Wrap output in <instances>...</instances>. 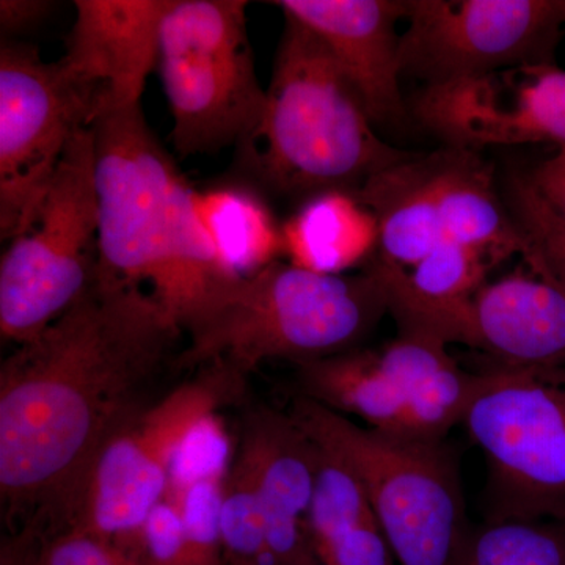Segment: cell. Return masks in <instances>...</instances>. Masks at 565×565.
Here are the masks:
<instances>
[{"mask_svg": "<svg viewBox=\"0 0 565 565\" xmlns=\"http://www.w3.org/2000/svg\"><path fill=\"white\" fill-rule=\"evenodd\" d=\"M401 76L424 88L555 65L563 0H407Z\"/></svg>", "mask_w": 565, "mask_h": 565, "instance_id": "8fae6325", "label": "cell"}, {"mask_svg": "<svg viewBox=\"0 0 565 565\" xmlns=\"http://www.w3.org/2000/svg\"><path fill=\"white\" fill-rule=\"evenodd\" d=\"M237 452L250 468L270 565H318L310 520L319 446L291 415L262 408L245 423Z\"/></svg>", "mask_w": 565, "mask_h": 565, "instance_id": "9a60e30c", "label": "cell"}, {"mask_svg": "<svg viewBox=\"0 0 565 565\" xmlns=\"http://www.w3.org/2000/svg\"><path fill=\"white\" fill-rule=\"evenodd\" d=\"M193 206L226 278L248 277L280 262L281 226L258 192L243 184L193 189Z\"/></svg>", "mask_w": 565, "mask_h": 565, "instance_id": "44dd1931", "label": "cell"}, {"mask_svg": "<svg viewBox=\"0 0 565 565\" xmlns=\"http://www.w3.org/2000/svg\"><path fill=\"white\" fill-rule=\"evenodd\" d=\"M173 0H76L63 68L95 95L99 115L139 106Z\"/></svg>", "mask_w": 565, "mask_h": 565, "instance_id": "4fadbf2b", "label": "cell"}, {"mask_svg": "<svg viewBox=\"0 0 565 565\" xmlns=\"http://www.w3.org/2000/svg\"><path fill=\"white\" fill-rule=\"evenodd\" d=\"M539 195L565 217V148L526 173Z\"/></svg>", "mask_w": 565, "mask_h": 565, "instance_id": "f546056e", "label": "cell"}, {"mask_svg": "<svg viewBox=\"0 0 565 565\" xmlns=\"http://www.w3.org/2000/svg\"><path fill=\"white\" fill-rule=\"evenodd\" d=\"M379 356L407 404L408 437L444 441L463 422L479 374L462 370L448 344L426 334L399 333Z\"/></svg>", "mask_w": 565, "mask_h": 565, "instance_id": "ac0fdd59", "label": "cell"}, {"mask_svg": "<svg viewBox=\"0 0 565 565\" xmlns=\"http://www.w3.org/2000/svg\"><path fill=\"white\" fill-rule=\"evenodd\" d=\"M353 195L377 221L379 262L411 269L445 243L438 215V152L370 178Z\"/></svg>", "mask_w": 565, "mask_h": 565, "instance_id": "e0dca14e", "label": "cell"}, {"mask_svg": "<svg viewBox=\"0 0 565 565\" xmlns=\"http://www.w3.org/2000/svg\"><path fill=\"white\" fill-rule=\"evenodd\" d=\"M99 117L98 99L31 44L0 47V236L31 218L71 140Z\"/></svg>", "mask_w": 565, "mask_h": 565, "instance_id": "30bf717a", "label": "cell"}, {"mask_svg": "<svg viewBox=\"0 0 565 565\" xmlns=\"http://www.w3.org/2000/svg\"><path fill=\"white\" fill-rule=\"evenodd\" d=\"M289 415L359 476L397 565H462L473 531L444 441L377 433L303 396Z\"/></svg>", "mask_w": 565, "mask_h": 565, "instance_id": "5b68a950", "label": "cell"}, {"mask_svg": "<svg viewBox=\"0 0 565 565\" xmlns=\"http://www.w3.org/2000/svg\"><path fill=\"white\" fill-rule=\"evenodd\" d=\"M99 267L150 294L180 327L226 280L204 234L193 188L145 118L141 104L92 125Z\"/></svg>", "mask_w": 565, "mask_h": 565, "instance_id": "7a4b0ae2", "label": "cell"}, {"mask_svg": "<svg viewBox=\"0 0 565 565\" xmlns=\"http://www.w3.org/2000/svg\"><path fill=\"white\" fill-rule=\"evenodd\" d=\"M274 6L322 41L359 92L373 125L407 120L396 32L397 21L407 17V0H278Z\"/></svg>", "mask_w": 565, "mask_h": 565, "instance_id": "5bb4252c", "label": "cell"}, {"mask_svg": "<svg viewBox=\"0 0 565 565\" xmlns=\"http://www.w3.org/2000/svg\"><path fill=\"white\" fill-rule=\"evenodd\" d=\"M302 396L337 412L356 416L377 433L408 438L403 394L382 366L379 351H353L299 363Z\"/></svg>", "mask_w": 565, "mask_h": 565, "instance_id": "ffe728a7", "label": "cell"}, {"mask_svg": "<svg viewBox=\"0 0 565 565\" xmlns=\"http://www.w3.org/2000/svg\"><path fill=\"white\" fill-rule=\"evenodd\" d=\"M244 0H173L159 32L158 63L181 156L245 143L263 120Z\"/></svg>", "mask_w": 565, "mask_h": 565, "instance_id": "8992f818", "label": "cell"}, {"mask_svg": "<svg viewBox=\"0 0 565 565\" xmlns=\"http://www.w3.org/2000/svg\"><path fill=\"white\" fill-rule=\"evenodd\" d=\"M462 423L489 465L487 522H565V367L493 364Z\"/></svg>", "mask_w": 565, "mask_h": 565, "instance_id": "ba28073f", "label": "cell"}, {"mask_svg": "<svg viewBox=\"0 0 565 565\" xmlns=\"http://www.w3.org/2000/svg\"><path fill=\"white\" fill-rule=\"evenodd\" d=\"M388 313L373 267L322 275L277 262L248 277L218 281L182 323V367L225 366L244 377L273 359L297 363L353 351Z\"/></svg>", "mask_w": 565, "mask_h": 565, "instance_id": "277c9868", "label": "cell"}, {"mask_svg": "<svg viewBox=\"0 0 565 565\" xmlns=\"http://www.w3.org/2000/svg\"><path fill=\"white\" fill-rule=\"evenodd\" d=\"M35 539L25 565H141L128 550L79 526H63L41 545Z\"/></svg>", "mask_w": 565, "mask_h": 565, "instance_id": "4316f807", "label": "cell"}, {"mask_svg": "<svg viewBox=\"0 0 565 565\" xmlns=\"http://www.w3.org/2000/svg\"><path fill=\"white\" fill-rule=\"evenodd\" d=\"M563 17H564V29H565V0H563Z\"/></svg>", "mask_w": 565, "mask_h": 565, "instance_id": "4dcf8cb0", "label": "cell"}, {"mask_svg": "<svg viewBox=\"0 0 565 565\" xmlns=\"http://www.w3.org/2000/svg\"><path fill=\"white\" fill-rule=\"evenodd\" d=\"M505 206L525 237L523 263L556 282L565 292V217L539 195L526 173L505 184Z\"/></svg>", "mask_w": 565, "mask_h": 565, "instance_id": "603a6c76", "label": "cell"}, {"mask_svg": "<svg viewBox=\"0 0 565 565\" xmlns=\"http://www.w3.org/2000/svg\"><path fill=\"white\" fill-rule=\"evenodd\" d=\"M245 169L282 196L355 193L412 158L374 131L366 107L321 40L285 14L266 110L241 145Z\"/></svg>", "mask_w": 565, "mask_h": 565, "instance_id": "3957f363", "label": "cell"}, {"mask_svg": "<svg viewBox=\"0 0 565 565\" xmlns=\"http://www.w3.org/2000/svg\"><path fill=\"white\" fill-rule=\"evenodd\" d=\"M462 565H565V522H487L471 533Z\"/></svg>", "mask_w": 565, "mask_h": 565, "instance_id": "7402d4cb", "label": "cell"}, {"mask_svg": "<svg viewBox=\"0 0 565 565\" xmlns=\"http://www.w3.org/2000/svg\"><path fill=\"white\" fill-rule=\"evenodd\" d=\"M180 327L162 305L104 273L0 370V492L10 511L65 523L99 449L134 418Z\"/></svg>", "mask_w": 565, "mask_h": 565, "instance_id": "6da1fadb", "label": "cell"}, {"mask_svg": "<svg viewBox=\"0 0 565 565\" xmlns=\"http://www.w3.org/2000/svg\"><path fill=\"white\" fill-rule=\"evenodd\" d=\"M222 555L223 565H270L266 526L250 468L239 452L225 481Z\"/></svg>", "mask_w": 565, "mask_h": 565, "instance_id": "cb8c5ba5", "label": "cell"}, {"mask_svg": "<svg viewBox=\"0 0 565 565\" xmlns=\"http://www.w3.org/2000/svg\"><path fill=\"white\" fill-rule=\"evenodd\" d=\"M415 117L452 147L555 143L565 148V71L526 65L423 88Z\"/></svg>", "mask_w": 565, "mask_h": 565, "instance_id": "7c38bea8", "label": "cell"}, {"mask_svg": "<svg viewBox=\"0 0 565 565\" xmlns=\"http://www.w3.org/2000/svg\"><path fill=\"white\" fill-rule=\"evenodd\" d=\"M234 459L232 438L217 411L204 415L185 433L174 451L167 494L196 482L225 481Z\"/></svg>", "mask_w": 565, "mask_h": 565, "instance_id": "d4e9b609", "label": "cell"}, {"mask_svg": "<svg viewBox=\"0 0 565 565\" xmlns=\"http://www.w3.org/2000/svg\"><path fill=\"white\" fill-rule=\"evenodd\" d=\"M473 299V349L501 366L565 367V292L523 263Z\"/></svg>", "mask_w": 565, "mask_h": 565, "instance_id": "2e32d148", "label": "cell"}, {"mask_svg": "<svg viewBox=\"0 0 565 565\" xmlns=\"http://www.w3.org/2000/svg\"><path fill=\"white\" fill-rule=\"evenodd\" d=\"M203 370L110 435L82 482L65 526H79L125 550L131 546L152 508L166 498L182 437L234 397L244 381L225 366Z\"/></svg>", "mask_w": 565, "mask_h": 565, "instance_id": "9c48e42d", "label": "cell"}, {"mask_svg": "<svg viewBox=\"0 0 565 565\" xmlns=\"http://www.w3.org/2000/svg\"><path fill=\"white\" fill-rule=\"evenodd\" d=\"M55 3L47 0H2L0 2V32L2 41L35 31L50 18Z\"/></svg>", "mask_w": 565, "mask_h": 565, "instance_id": "f1b7e54d", "label": "cell"}, {"mask_svg": "<svg viewBox=\"0 0 565 565\" xmlns=\"http://www.w3.org/2000/svg\"><path fill=\"white\" fill-rule=\"evenodd\" d=\"M225 481L196 482L180 492L166 494L180 509L192 565H223L222 509Z\"/></svg>", "mask_w": 565, "mask_h": 565, "instance_id": "484cf974", "label": "cell"}, {"mask_svg": "<svg viewBox=\"0 0 565 565\" xmlns=\"http://www.w3.org/2000/svg\"><path fill=\"white\" fill-rule=\"evenodd\" d=\"M281 233L288 263L322 275H343L379 248L377 221L351 192L311 196Z\"/></svg>", "mask_w": 565, "mask_h": 565, "instance_id": "d6986e66", "label": "cell"}, {"mask_svg": "<svg viewBox=\"0 0 565 565\" xmlns=\"http://www.w3.org/2000/svg\"><path fill=\"white\" fill-rule=\"evenodd\" d=\"M141 565H192L180 509L166 497L152 508L128 548Z\"/></svg>", "mask_w": 565, "mask_h": 565, "instance_id": "83f0119b", "label": "cell"}, {"mask_svg": "<svg viewBox=\"0 0 565 565\" xmlns=\"http://www.w3.org/2000/svg\"><path fill=\"white\" fill-rule=\"evenodd\" d=\"M99 269L92 128L82 129L31 218L0 259V332L18 345L39 337L84 296Z\"/></svg>", "mask_w": 565, "mask_h": 565, "instance_id": "52a82bcc", "label": "cell"}]
</instances>
